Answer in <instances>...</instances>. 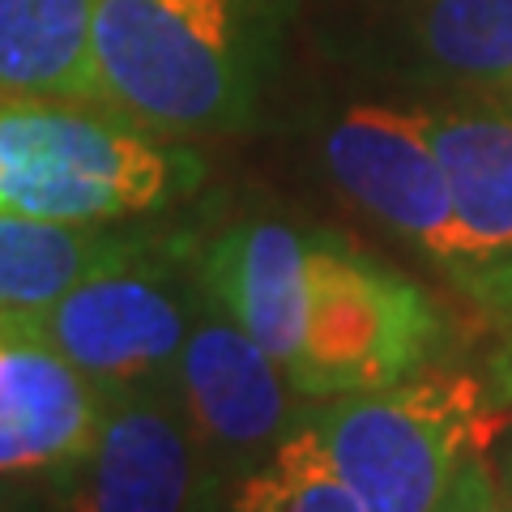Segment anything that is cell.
Listing matches in <instances>:
<instances>
[{
  "label": "cell",
  "mask_w": 512,
  "mask_h": 512,
  "mask_svg": "<svg viewBox=\"0 0 512 512\" xmlns=\"http://www.w3.org/2000/svg\"><path fill=\"white\" fill-rule=\"evenodd\" d=\"M274 43V0H94L103 107L175 141L252 124Z\"/></svg>",
  "instance_id": "obj_1"
},
{
  "label": "cell",
  "mask_w": 512,
  "mask_h": 512,
  "mask_svg": "<svg viewBox=\"0 0 512 512\" xmlns=\"http://www.w3.org/2000/svg\"><path fill=\"white\" fill-rule=\"evenodd\" d=\"M201 158L103 103L0 99V210L124 227L201 188Z\"/></svg>",
  "instance_id": "obj_2"
},
{
  "label": "cell",
  "mask_w": 512,
  "mask_h": 512,
  "mask_svg": "<svg viewBox=\"0 0 512 512\" xmlns=\"http://www.w3.org/2000/svg\"><path fill=\"white\" fill-rule=\"evenodd\" d=\"M308 423L363 512H448L487 466L504 402L457 367H423L389 389L312 402Z\"/></svg>",
  "instance_id": "obj_3"
},
{
  "label": "cell",
  "mask_w": 512,
  "mask_h": 512,
  "mask_svg": "<svg viewBox=\"0 0 512 512\" xmlns=\"http://www.w3.org/2000/svg\"><path fill=\"white\" fill-rule=\"evenodd\" d=\"M440 342L444 312L419 282L338 231H308V325L291 367L308 402L402 384Z\"/></svg>",
  "instance_id": "obj_4"
},
{
  "label": "cell",
  "mask_w": 512,
  "mask_h": 512,
  "mask_svg": "<svg viewBox=\"0 0 512 512\" xmlns=\"http://www.w3.org/2000/svg\"><path fill=\"white\" fill-rule=\"evenodd\" d=\"M205 299L197 244L150 231L39 308L35 320L60 355L111 397L171 384Z\"/></svg>",
  "instance_id": "obj_5"
},
{
  "label": "cell",
  "mask_w": 512,
  "mask_h": 512,
  "mask_svg": "<svg viewBox=\"0 0 512 512\" xmlns=\"http://www.w3.org/2000/svg\"><path fill=\"white\" fill-rule=\"evenodd\" d=\"M320 158L333 188L359 214L380 222L461 291L487 299V269L461 227L423 107H346L320 141Z\"/></svg>",
  "instance_id": "obj_6"
},
{
  "label": "cell",
  "mask_w": 512,
  "mask_h": 512,
  "mask_svg": "<svg viewBox=\"0 0 512 512\" xmlns=\"http://www.w3.org/2000/svg\"><path fill=\"white\" fill-rule=\"evenodd\" d=\"M214 470L171 384L111 393L82 461L64 474L60 512H222Z\"/></svg>",
  "instance_id": "obj_7"
},
{
  "label": "cell",
  "mask_w": 512,
  "mask_h": 512,
  "mask_svg": "<svg viewBox=\"0 0 512 512\" xmlns=\"http://www.w3.org/2000/svg\"><path fill=\"white\" fill-rule=\"evenodd\" d=\"M171 389L227 483H239L265 457H274L312 410L286 367L214 299H205L188 333Z\"/></svg>",
  "instance_id": "obj_8"
},
{
  "label": "cell",
  "mask_w": 512,
  "mask_h": 512,
  "mask_svg": "<svg viewBox=\"0 0 512 512\" xmlns=\"http://www.w3.org/2000/svg\"><path fill=\"white\" fill-rule=\"evenodd\" d=\"M107 393L39 329L0 308V478H64L103 423Z\"/></svg>",
  "instance_id": "obj_9"
},
{
  "label": "cell",
  "mask_w": 512,
  "mask_h": 512,
  "mask_svg": "<svg viewBox=\"0 0 512 512\" xmlns=\"http://www.w3.org/2000/svg\"><path fill=\"white\" fill-rule=\"evenodd\" d=\"M197 265L205 295L291 376L308 325V231L282 218H244L201 239Z\"/></svg>",
  "instance_id": "obj_10"
},
{
  "label": "cell",
  "mask_w": 512,
  "mask_h": 512,
  "mask_svg": "<svg viewBox=\"0 0 512 512\" xmlns=\"http://www.w3.org/2000/svg\"><path fill=\"white\" fill-rule=\"evenodd\" d=\"M461 227L487 269V303L512 291V99L423 107Z\"/></svg>",
  "instance_id": "obj_11"
},
{
  "label": "cell",
  "mask_w": 512,
  "mask_h": 512,
  "mask_svg": "<svg viewBox=\"0 0 512 512\" xmlns=\"http://www.w3.org/2000/svg\"><path fill=\"white\" fill-rule=\"evenodd\" d=\"M0 99L103 103L94 0H0Z\"/></svg>",
  "instance_id": "obj_12"
},
{
  "label": "cell",
  "mask_w": 512,
  "mask_h": 512,
  "mask_svg": "<svg viewBox=\"0 0 512 512\" xmlns=\"http://www.w3.org/2000/svg\"><path fill=\"white\" fill-rule=\"evenodd\" d=\"M146 235V222L77 227V222H43L0 210V308L39 312L73 282H82L90 269L116 261Z\"/></svg>",
  "instance_id": "obj_13"
},
{
  "label": "cell",
  "mask_w": 512,
  "mask_h": 512,
  "mask_svg": "<svg viewBox=\"0 0 512 512\" xmlns=\"http://www.w3.org/2000/svg\"><path fill=\"white\" fill-rule=\"evenodd\" d=\"M402 9L440 73L512 90V0H402Z\"/></svg>",
  "instance_id": "obj_14"
},
{
  "label": "cell",
  "mask_w": 512,
  "mask_h": 512,
  "mask_svg": "<svg viewBox=\"0 0 512 512\" xmlns=\"http://www.w3.org/2000/svg\"><path fill=\"white\" fill-rule=\"evenodd\" d=\"M222 512H363V504L329 466L325 444L303 419L274 457L231 483Z\"/></svg>",
  "instance_id": "obj_15"
},
{
  "label": "cell",
  "mask_w": 512,
  "mask_h": 512,
  "mask_svg": "<svg viewBox=\"0 0 512 512\" xmlns=\"http://www.w3.org/2000/svg\"><path fill=\"white\" fill-rule=\"evenodd\" d=\"M448 512H504V500H500V483H495V474H491V466H483L478 470L470 483H466V491L457 495V504L448 508Z\"/></svg>",
  "instance_id": "obj_16"
},
{
  "label": "cell",
  "mask_w": 512,
  "mask_h": 512,
  "mask_svg": "<svg viewBox=\"0 0 512 512\" xmlns=\"http://www.w3.org/2000/svg\"><path fill=\"white\" fill-rule=\"evenodd\" d=\"M495 308L504 312V320H508V338H504V350H500V359H495V380H491V389H495V397L508 406L512 402V291L495 303Z\"/></svg>",
  "instance_id": "obj_17"
},
{
  "label": "cell",
  "mask_w": 512,
  "mask_h": 512,
  "mask_svg": "<svg viewBox=\"0 0 512 512\" xmlns=\"http://www.w3.org/2000/svg\"><path fill=\"white\" fill-rule=\"evenodd\" d=\"M500 500H504V512H512V478L500 483Z\"/></svg>",
  "instance_id": "obj_18"
},
{
  "label": "cell",
  "mask_w": 512,
  "mask_h": 512,
  "mask_svg": "<svg viewBox=\"0 0 512 512\" xmlns=\"http://www.w3.org/2000/svg\"><path fill=\"white\" fill-rule=\"evenodd\" d=\"M9 478H0V512H9V491H5Z\"/></svg>",
  "instance_id": "obj_19"
}]
</instances>
